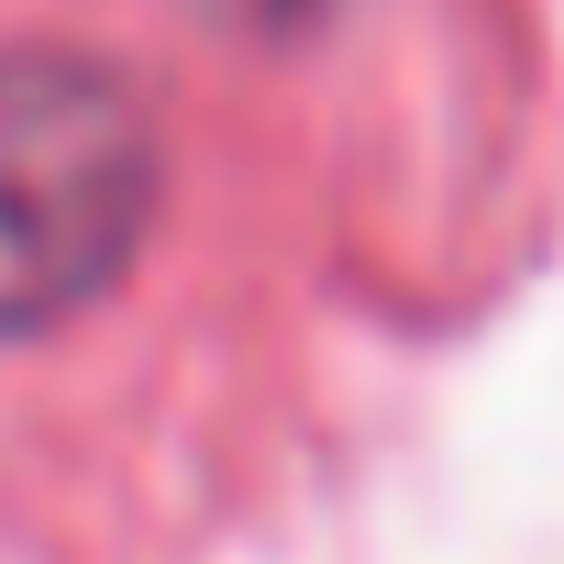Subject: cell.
<instances>
[{
  "mask_svg": "<svg viewBox=\"0 0 564 564\" xmlns=\"http://www.w3.org/2000/svg\"><path fill=\"white\" fill-rule=\"evenodd\" d=\"M155 111L111 56L0 45V344L111 300L155 232Z\"/></svg>",
  "mask_w": 564,
  "mask_h": 564,
  "instance_id": "cell-1",
  "label": "cell"
},
{
  "mask_svg": "<svg viewBox=\"0 0 564 564\" xmlns=\"http://www.w3.org/2000/svg\"><path fill=\"white\" fill-rule=\"evenodd\" d=\"M199 12H210L221 34H265V45H300V34H322V23H344L355 0H199Z\"/></svg>",
  "mask_w": 564,
  "mask_h": 564,
  "instance_id": "cell-2",
  "label": "cell"
}]
</instances>
